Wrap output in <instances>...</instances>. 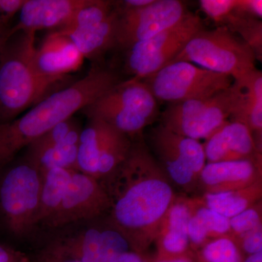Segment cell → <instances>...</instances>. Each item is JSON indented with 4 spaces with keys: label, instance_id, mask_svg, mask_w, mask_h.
<instances>
[{
    "label": "cell",
    "instance_id": "6da1fadb",
    "mask_svg": "<svg viewBox=\"0 0 262 262\" xmlns=\"http://www.w3.org/2000/svg\"><path fill=\"white\" fill-rule=\"evenodd\" d=\"M101 184L112 201L106 220L125 236L132 251L145 253L177 196L145 143L133 142L123 163Z\"/></svg>",
    "mask_w": 262,
    "mask_h": 262
},
{
    "label": "cell",
    "instance_id": "7a4b0ae2",
    "mask_svg": "<svg viewBox=\"0 0 262 262\" xmlns=\"http://www.w3.org/2000/svg\"><path fill=\"white\" fill-rule=\"evenodd\" d=\"M122 81L110 67L94 66L83 77L53 93L24 115L0 124V170L22 149L101 97Z\"/></svg>",
    "mask_w": 262,
    "mask_h": 262
},
{
    "label": "cell",
    "instance_id": "3957f363",
    "mask_svg": "<svg viewBox=\"0 0 262 262\" xmlns=\"http://www.w3.org/2000/svg\"><path fill=\"white\" fill-rule=\"evenodd\" d=\"M34 32L9 34L0 57V124L11 121L48 96L63 79L45 77L34 63Z\"/></svg>",
    "mask_w": 262,
    "mask_h": 262
},
{
    "label": "cell",
    "instance_id": "277c9868",
    "mask_svg": "<svg viewBox=\"0 0 262 262\" xmlns=\"http://www.w3.org/2000/svg\"><path fill=\"white\" fill-rule=\"evenodd\" d=\"M88 119H96L128 136L139 138L160 117L159 102L143 80L122 81L81 110Z\"/></svg>",
    "mask_w": 262,
    "mask_h": 262
},
{
    "label": "cell",
    "instance_id": "5b68a950",
    "mask_svg": "<svg viewBox=\"0 0 262 262\" xmlns=\"http://www.w3.org/2000/svg\"><path fill=\"white\" fill-rule=\"evenodd\" d=\"M249 46L227 27L196 33L172 62L187 61L244 84L256 68ZM171 63V62H170Z\"/></svg>",
    "mask_w": 262,
    "mask_h": 262
},
{
    "label": "cell",
    "instance_id": "8992f818",
    "mask_svg": "<svg viewBox=\"0 0 262 262\" xmlns=\"http://www.w3.org/2000/svg\"><path fill=\"white\" fill-rule=\"evenodd\" d=\"M244 98V85L234 81L210 97L169 104L160 115V124L179 135L206 140L239 113Z\"/></svg>",
    "mask_w": 262,
    "mask_h": 262
},
{
    "label": "cell",
    "instance_id": "52a82bcc",
    "mask_svg": "<svg viewBox=\"0 0 262 262\" xmlns=\"http://www.w3.org/2000/svg\"><path fill=\"white\" fill-rule=\"evenodd\" d=\"M42 180L24 158L0 170V216L13 235L22 237L37 227Z\"/></svg>",
    "mask_w": 262,
    "mask_h": 262
},
{
    "label": "cell",
    "instance_id": "ba28073f",
    "mask_svg": "<svg viewBox=\"0 0 262 262\" xmlns=\"http://www.w3.org/2000/svg\"><path fill=\"white\" fill-rule=\"evenodd\" d=\"M158 102L169 104L210 97L229 89L232 77L187 61H174L142 80Z\"/></svg>",
    "mask_w": 262,
    "mask_h": 262
},
{
    "label": "cell",
    "instance_id": "9c48e42d",
    "mask_svg": "<svg viewBox=\"0 0 262 262\" xmlns=\"http://www.w3.org/2000/svg\"><path fill=\"white\" fill-rule=\"evenodd\" d=\"M149 144L150 151L173 187L195 195L207 163L201 141L179 135L160 124L150 133Z\"/></svg>",
    "mask_w": 262,
    "mask_h": 262
},
{
    "label": "cell",
    "instance_id": "30bf717a",
    "mask_svg": "<svg viewBox=\"0 0 262 262\" xmlns=\"http://www.w3.org/2000/svg\"><path fill=\"white\" fill-rule=\"evenodd\" d=\"M204 29L200 15L190 12L170 28L127 48L125 70L133 80H144L172 62L193 36Z\"/></svg>",
    "mask_w": 262,
    "mask_h": 262
},
{
    "label": "cell",
    "instance_id": "8fae6325",
    "mask_svg": "<svg viewBox=\"0 0 262 262\" xmlns=\"http://www.w3.org/2000/svg\"><path fill=\"white\" fill-rule=\"evenodd\" d=\"M133 141L110 124L89 119L81 131L77 169L101 183L123 163Z\"/></svg>",
    "mask_w": 262,
    "mask_h": 262
},
{
    "label": "cell",
    "instance_id": "7c38bea8",
    "mask_svg": "<svg viewBox=\"0 0 262 262\" xmlns=\"http://www.w3.org/2000/svg\"><path fill=\"white\" fill-rule=\"evenodd\" d=\"M117 18L115 47L126 51L136 43L154 37L185 18L190 12L179 0H155L141 8H123L116 2Z\"/></svg>",
    "mask_w": 262,
    "mask_h": 262
},
{
    "label": "cell",
    "instance_id": "4fadbf2b",
    "mask_svg": "<svg viewBox=\"0 0 262 262\" xmlns=\"http://www.w3.org/2000/svg\"><path fill=\"white\" fill-rule=\"evenodd\" d=\"M111 208V198L101 182L75 170L58 210L45 225L60 228L77 222L98 220L108 213Z\"/></svg>",
    "mask_w": 262,
    "mask_h": 262
},
{
    "label": "cell",
    "instance_id": "5bb4252c",
    "mask_svg": "<svg viewBox=\"0 0 262 262\" xmlns=\"http://www.w3.org/2000/svg\"><path fill=\"white\" fill-rule=\"evenodd\" d=\"M82 130L75 117H70L27 146L24 158L32 164L42 176L53 168L77 170Z\"/></svg>",
    "mask_w": 262,
    "mask_h": 262
},
{
    "label": "cell",
    "instance_id": "9a60e30c",
    "mask_svg": "<svg viewBox=\"0 0 262 262\" xmlns=\"http://www.w3.org/2000/svg\"><path fill=\"white\" fill-rule=\"evenodd\" d=\"M51 244L82 262H117L132 251L125 236L107 220L103 225L88 227Z\"/></svg>",
    "mask_w": 262,
    "mask_h": 262
},
{
    "label": "cell",
    "instance_id": "2e32d148",
    "mask_svg": "<svg viewBox=\"0 0 262 262\" xmlns=\"http://www.w3.org/2000/svg\"><path fill=\"white\" fill-rule=\"evenodd\" d=\"M261 180L262 160L206 163L200 176L196 195L244 189Z\"/></svg>",
    "mask_w": 262,
    "mask_h": 262
},
{
    "label": "cell",
    "instance_id": "e0dca14e",
    "mask_svg": "<svg viewBox=\"0 0 262 262\" xmlns=\"http://www.w3.org/2000/svg\"><path fill=\"white\" fill-rule=\"evenodd\" d=\"M207 163L262 160L252 134L242 122L228 120L203 144Z\"/></svg>",
    "mask_w": 262,
    "mask_h": 262
},
{
    "label": "cell",
    "instance_id": "ac0fdd59",
    "mask_svg": "<svg viewBox=\"0 0 262 262\" xmlns=\"http://www.w3.org/2000/svg\"><path fill=\"white\" fill-rule=\"evenodd\" d=\"M90 0H26L18 12V20L10 34L18 31L36 32L61 28Z\"/></svg>",
    "mask_w": 262,
    "mask_h": 262
},
{
    "label": "cell",
    "instance_id": "d6986e66",
    "mask_svg": "<svg viewBox=\"0 0 262 262\" xmlns=\"http://www.w3.org/2000/svg\"><path fill=\"white\" fill-rule=\"evenodd\" d=\"M190 213V196L177 194L158 229L155 241L158 248L157 256L167 257L192 253L188 235Z\"/></svg>",
    "mask_w": 262,
    "mask_h": 262
},
{
    "label": "cell",
    "instance_id": "ffe728a7",
    "mask_svg": "<svg viewBox=\"0 0 262 262\" xmlns=\"http://www.w3.org/2000/svg\"><path fill=\"white\" fill-rule=\"evenodd\" d=\"M34 60L41 75L65 79L67 75L80 68L84 57L67 36L54 31L36 48Z\"/></svg>",
    "mask_w": 262,
    "mask_h": 262
},
{
    "label": "cell",
    "instance_id": "44dd1931",
    "mask_svg": "<svg viewBox=\"0 0 262 262\" xmlns=\"http://www.w3.org/2000/svg\"><path fill=\"white\" fill-rule=\"evenodd\" d=\"M116 5V2H115ZM118 11L99 23L67 29L55 30L67 36L73 42L84 58L96 59L115 47Z\"/></svg>",
    "mask_w": 262,
    "mask_h": 262
},
{
    "label": "cell",
    "instance_id": "7402d4cb",
    "mask_svg": "<svg viewBox=\"0 0 262 262\" xmlns=\"http://www.w3.org/2000/svg\"><path fill=\"white\" fill-rule=\"evenodd\" d=\"M191 213L188 223L189 247L192 253L207 243L229 235V220L204 206L198 196H190Z\"/></svg>",
    "mask_w": 262,
    "mask_h": 262
},
{
    "label": "cell",
    "instance_id": "603a6c76",
    "mask_svg": "<svg viewBox=\"0 0 262 262\" xmlns=\"http://www.w3.org/2000/svg\"><path fill=\"white\" fill-rule=\"evenodd\" d=\"M196 196L204 206L229 220L261 201L262 180L244 189Z\"/></svg>",
    "mask_w": 262,
    "mask_h": 262
},
{
    "label": "cell",
    "instance_id": "cb8c5ba5",
    "mask_svg": "<svg viewBox=\"0 0 262 262\" xmlns=\"http://www.w3.org/2000/svg\"><path fill=\"white\" fill-rule=\"evenodd\" d=\"M244 98L241 110L230 120L244 123L252 134L258 149L262 151V73L257 69L245 81Z\"/></svg>",
    "mask_w": 262,
    "mask_h": 262
},
{
    "label": "cell",
    "instance_id": "d4e9b609",
    "mask_svg": "<svg viewBox=\"0 0 262 262\" xmlns=\"http://www.w3.org/2000/svg\"><path fill=\"white\" fill-rule=\"evenodd\" d=\"M75 170L53 168L43 174L37 226L45 225L56 213Z\"/></svg>",
    "mask_w": 262,
    "mask_h": 262
},
{
    "label": "cell",
    "instance_id": "484cf974",
    "mask_svg": "<svg viewBox=\"0 0 262 262\" xmlns=\"http://www.w3.org/2000/svg\"><path fill=\"white\" fill-rule=\"evenodd\" d=\"M195 262H243L239 246L230 236L212 239L193 253Z\"/></svg>",
    "mask_w": 262,
    "mask_h": 262
},
{
    "label": "cell",
    "instance_id": "4316f807",
    "mask_svg": "<svg viewBox=\"0 0 262 262\" xmlns=\"http://www.w3.org/2000/svg\"><path fill=\"white\" fill-rule=\"evenodd\" d=\"M222 27L237 33L254 53L256 60L262 59V22L258 19L244 18L235 13L230 15Z\"/></svg>",
    "mask_w": 262,
    "mask_h": 262
},
{
    "label": "cell",
    "instance_id": "83f0119b",
    "mask_svg": "<svg viewBox=\"0 0 262 262\" xmlns=\"http://www.w3.org/2000/svg\"><path fill=\"white\" fill-rule=\"evenodd\" d=\"M262 226V202L260 201L235 216L229 219V236L232 239L241 236Z\"/></svg>",
    "mask_w": 262,
    "mask_h": 262
},
{
    "label": "cell",
    "instance_id": "f1b7e54d",
    "mask_svg": "<svg viewBox=\"0 0 262 262\" xmlns=\"http://www.w3.org/2000/svg\"><path fill=\"white\" fill-rule=\"evenodd\" d=\"M199 3L202 11L219 27H222L234 13L236 0H201Z\"/></svg>",
    "mask_w": 262,
    "mask_h": 262
},
{
    "label": "cell",
    "instance_id": "f546056e",
    "mask_svg": "<svg viewBox=\"0 0 262 262\" xmlns=\"http://www.w3.org/2000/svg\"><path fill=\"white\" fill-rule=\"evenodd\" d=\"M234 241L241 251L248 256L262 252V226Z\"/></svg>",
    "mask_w": 262,
    "mask_h": 262
},
{
    "label": "cell",
    "instance_id": "4dcf8cb0",
    "mask_svg": "<svg viewBox=\"0 0 262 262\" xmlns=\"http://www.w3.org/2000/svg\"><path fill=\"white\" fill-rule=\"evenodd\" d=\"M234 11L244 18L258 19L262 17L261 0H236Z\"/></svg>",
    "mask_w": 262,
    "mask_h": 262
},
{
    "label": "cell",
    "instance_id": "1f68e13d",
    "mask_svg": "<svg viewBox=\"0 0 262 262\" xmlns=\"http://www.w3.org/2000/svg\"><path fill=\"white\" fill-rule=\"evenodd\" d=\"M32 262H82L62 252L54 245L50 244L42 249Z\"/></svg>",
    "mask_w": 262,
    "mask_h": 262
},
{
    "label": "cell",
    "instance_id": "d6a6232c",
    "mask_svg": "<svg viewBox=\"0 0 262 262\" xmlns=\"http://www.w3.org/2000/svg\"><path fill=\"white\" fill-rule=\"evenodd\" d=\"M0 262H32L27 253L0 244Z\"/></svg>",
    "mask_w": 262,
    "mask_h": 262
},
{
    "label": "cell",
    "instance_id": "836d02e7",
    "mask_svg": "<svg viewBox=\"0 0 262 262\" xmlns=\"http://www.w3.org/2000/svg\"><path fill=\"white\" fill-rule=\"evenodd\" d=\"M26 0H0V17L11 20L18 13Z\"/></svg>",
    "mask_w": 262,
    "mask_h": 262
},
{
    "label": "cell",
    "instance_id": "e575fe53",
    "mask_svg": "<svg viewBox=\"0 0 262 262\" xmlns=\"http://www.w3.org/2000/svg\"><path fill=\"white\" fill-rule=\"evenodd\" d=\"M9 20L0 17V57L3 53L5 42L9 37L10 29Z\"/></svg>",
    "mask_w": 262,
    "mask_h": 262
},
{
    "label": "cell",
    "instance_id": "d590c367",
    "mask_svg": "<svg viewBox=\"0 0 262 262\" xmlns=\"http://www.w3.org/2000/svg\"><path fill=\"white\" fill-rule=\"evenodd\" d=\"M150 262H195L194 261L193 253L188 254L182 255L177 256H167V257H159L156 256L153 260H150Z\"/></svg>",
    "mask_w": 262,
    "mask_h": 262
},
{
    "label": "cell",
    "instance_id": "8d00e7d4",
    "mask_svg": "<svg viewBox=\"0 0 262 262\" xmlns=\"http://www.w3.org/2000/svg\"><path fill=\"white\" fill-rule=\"evenodd\" d=\"M117 262H150V260L146 257L144 253L130 251L122 255Z\"/></svg>",
    "mask_w": 262,
    "mask_h": 262
},
{
    "label": "cell",
    "instance_id": "74e56055",
    "mask_svg": "<svg viewBox=\"0 0 262 262\" xmlns=\"http://www.w3.org/2000/svg\"><path fill=\"white\" fill-rule=\"evenodd\" d=\"M243 262H262V252L249 255Z\"/></svg>",
    "mask_w": 262,
    "mask_h": 262
}]
</instances>
